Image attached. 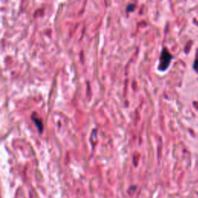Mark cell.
Returning <instances> with one entry per match:
<instances>
[{"label": "cell", "mask_w": 198, "mask_h": 198, "mask_svg": "<svg viewBox=\"0 0 198 198\" xmlns=\"http://www.w3.org/2000/svg\"><path fill=\"white\" fill-rule=\"evenodd\" d=\"M172 60V56L169 54V51L166 49H163L161 53L160 58V64H159V70L162 71H166L170 64Z\"/></svg>", "instance_id": "1"}, {"label": "cell", "mask_w": 198, "mask_h": 198, "mask_svg": "<svg viewBox=\"0 0 198 198\" xmlns=\"http://www.w3.org/2000/svg\"><path fill=\"white\" fill-rule=\"evenodd\" d=\"M32 119L33 121V122L36 124V125H37V129H39L40 132H42V131H43V122H42L41 120H40V118L37 116V115H36L35 113H33L32 115Z\"/></svg>", "instance_id": "2"}, {"label": "cell", "mask_w": 198, "mask_h": 198, "mask_svg": "<svg viewBox=\"0 0 198 198\" xmlns=\"http://www.w3.org/2000/svg\"><path fill=\"white\" fill-rule=\"evenodd\" d=\"M134 9H135V5L134 4L129 5L127 8V11L128 12H129V10H130V12H132V11L134 10Z\"/></svg>", "instance_id": "3"}]
</instances>
